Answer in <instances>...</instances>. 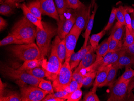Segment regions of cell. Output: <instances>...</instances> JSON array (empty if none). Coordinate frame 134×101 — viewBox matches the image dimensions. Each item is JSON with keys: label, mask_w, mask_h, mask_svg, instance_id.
<instances>
[{"label": "cell", "mask_w": 134, "mask_h": 101, "mask_svg": "<svg viewBox=\"0 0 134 101\" xmlns=\"http://www.w3.org/2000/svg\"><path fill=\"white\" fill-rule=\"evenodd\" d=\"M116 19L117 22H119L121 25H126L125 21L124 18V15L121 10L119 9V7L117 8L116 13Z\"/></svg>", "instance_id": "obj_44"}, {"label": "cell", "mask_w": 134, "mask_h": 101, "mask_svg": "<svg viewBox=\"0 0 134 101\" xmlns=\"http://www.w3.org/2000/svg\"><path fill=\"white\" fill-rule=\"evenodd\" d=\"M62 63L59 60L56 52V41L54 39L52 44L51 53L49 60L43 59L42 67L46 71V77L48 79L53 81L60 71Z\"/></svg>", "instance_id": "obj_5"}, {"label": "cell", "mask_w": 134, "mask_h": 101, "mask_svg": "<svg viewBox=\"0 0 134 101\" xmlns=\"http://www.w3.org/2000/svg\"><path fill=\"white\" fill-rule=\"evenodd\" d=\"M21 87L22 101H41L46 95L49 94V92L44 91L38 87L28 85L25 82L16 81Z\"/></svg>", "instance_id": "obj_6"}, {"label": "cell", "mask_w": 134, "mask_h": 101, "mask_svg": "<svg viewBox=\"0 0 134 101\" xmlns=\"http://www.w3.org/2000/svg\"><path fill=\"white\" fill-rule=\"evenodd\" d=\"M83 101H100V100L98 96L96 95V93L91 91L86 94Z\"/></svg>", "instance_id": "obj_42"}, {"label": "cell", "mask_w": 134, "mask_h": 101, "mask_svg": "<svg viewBox=\"0 0 134 101\" xmlns=\"http://www.w3.org/2000/svg\"><path fill=\"white\" fill-rule=\"evenodd\" d=\"M30 11L40 20H42V11L39 0H34L27 4Z\"/></svg>", "instance_id": "obj_22"}, {"label": "cell", "mask_w": 134, "mask_h": 101, "mask_svg": "<svg viewBox=\"0 0 134 101\" xmlns=\"http://www.w3.org/2000/svg\"><path fill=\"white\" fill-rule=\"evenodd\" d=\"M20 7L21 9L24 16L29 21L32 23L37 28L40 29H43V25L42 21L39 19L30 11L25 4L23 3L20 5Z\"/></svg>", "instance_id": "obj_16"}, {"label": "cell", "mask_w": 134, "mask_h": 101, "mask_svg": "<svg viewBox=\"0 0 134 101\" xmlns=\"http://www.w3.org/2000/svg\"><path fill=\"white\" fill-rule=\"evenodd\" d=\"M130 80L124 82H116L110 86V95L108 99V101H126L127 96L131 94L128 92V86Z\"/></svg>", "instance_id": "obj_9"}, {"label": "cell", "mask_w": 134, "mask_h": 101, "mask_svg": "<svg viewBox=\"0 0 134 101\" xmlns=\"http://www.w3.org/2000/svg\"><path fill=\"white\" fill-rule=\"evenodd\" d=\"M37 27L25 16L15 23L10 34L23 41L25 44L34 42Z\"/></svg>", "instance_id": "obj_2"}, {"label": "cell", "mask_w": 134, "mask_h": 101, "mask_svg": "<svg viewBox=\"0 0 134 101\" xmlns=\"http://www.w3.org/2000/svg\"><path fill=\"white\" fill-rule=\"evenodd\" d=\"M59 17L64 15L69 9L66 0H53Z\"/></svg>", "instance_id": "obj_26"}, {"label": "cell", "mask_w": 134, "mask_h": 101, "mask_svg": "<svg viewBox=\"0 0 134 101\" xmlns=\"http://www.w3.org/2000/svg\"><path fill=\"white\" fill-rule=\"evenodd\" d=\"M72 79V69L69 62L65 61L62 64L60 71L55 79L53 81L54 92L64 90L70 83Z\"/></svg>", "instance_id": "obj_8"}, {"label": "cell", "mask_w": 134, "mask_h": 101, "mask_svg": "<svg viewBox=\"0 0 134 101\" xmlns=\"http://www.w3.org/2000/svg\"><path fill=\"white\" fill-rule=\"evenodd\" d=\"M41 6L42 15L52 17L59 21V17L53 0H39Z\"/></svg>", "instance_id": "obj_12"}, {"label": "cell", "mask_w": 134, "mask_h": 101, "mask_svg": "<svg viewBox=\"0 0 134 101\" xmlns=\"http://www.w3.org/2000/svg\"><path fill=\"white\" fill-rule=\"evenodd\" d=\"M116 10H117V8L116 7H113L112 8V11H111L110 16L109 17V20H108L107 24V25L105 28L104 29L106 31H107L110 29L112 26H113L115 19H116Z\"/></svg>", "instance_id": "obj_38"}, {"label": "cell", "mask_w": 134, "mask_h": 101, "mask_svg": "<svg viewBox=\"0 0 134 101\" xmlns=\"http://www.w3.org/2000/svg\"><path fill=\"white\" fill-rule=\"evenodd\" d=\"M25 0H6L4 2L5 3H13L18 4V3L23 2Z\"/></svg>", "instance_id": "obj_51"}, {"label": "cell", "mask_w": 134, "mask_h": 101, "mask_svg": "<svg viewBox=\"0 0 134 101\" xmlns=\"http://www.w3.org/2000/svg\"><path fill=\"white\" fill-rule=\"evenodd\" d=\"M131 26L132 28V31L134 35V15L131 13Z\"/></svg>", "instance_id": "obj_52"}, {"label": "cell", "mask_w": 134, "mask_h": 101, "mask_svg": "<svg viewBox=\"0 0 134 101\" xmlns=\"http://www.w3.org/2000/svg\"><path fill=\"white\" fill-rule=\"evenodd\" d=\"M55 40L56 41V53L62 63L65 59L67 53L65 38L61 40L58 35H57L55 38Z\"/></svg>", "instance_id": "obj_17"}, {"label": "cell", "mask_w": 134, "mask_h": 101, "mask_svg": "<svg viewBox=\"0 0 134 101\" xmlns=\"http://www.w3.org/2000/svg\"><path fill=\"white\" fill-rule=\"evenodd\" d=\"M43 29L37 27L36 36L37 44L41 54V59H45L52 49V38L58 35V28L50 23L42 22Z\"/></svg>", "instance_id": "obj_1"}, {"label": "cell", "mask_w": 134, "mask_h": 101, "mask_svg": "<svg viewBox=\"0 0 134 101\" xmlns=\"http://www.w3.org/2000/svg\"><path fill=\"white\" fill-rule=\"evenodd\" d=\"M92 7H94V4H95V0H92Z\"/></svg>", "instance_id": "obj_54"}, {"label": "cell", "mask_w": 134, "mask_h": 101, "mask_svg": "<svg viewBox=\"0 0 134 101\" xmlns=\"http://www.w3.org/2000/svg\"><path fill=\"white\" fill-rule=\"evenodd\" d=\"M81 33L76 27L74 25L70 33L65 38V46L67 50L65 59L66 61L69 62L71 56L74 52L77 42Z\"/></svg>", "instance_id": "obj_11"}, {"label": "cell", "mask_w": 134, "mask_h": 101, "mask_svg": "<svg viewBox=\"0 0 134 101\" xmlns=\"http://www.w3.org/2000/svg\"><path fill=\"white\" fill-rule=\"evenodd\" d=\"M66 99H64L59 98L57 97L53 96L52 94H49L44 98L43 101H65Z\"/></svg>", "instance_id": "obj_46"}, {"label": "cell", "mask_w": 134, "mask_h": 101, "mask_svg": "<svg viewBox=\"0 0 134 101\" xmlns=\"http://www.w3.org/2000/svg\"><path fill=\"white\" fill-rule=\"evenodd\" d=\"M96 57V54L92 47L84 56L74 72H80L82 70L88 68L95 63Z\"/></svg>", "instance_id": "obj_13"}, {"label": "cell", "mask_w": 134, "mask_h": 101, "mask_svg": "<svg viewBox=\"0 0 134 101\" xmlns=\"http://www.w3.org/2000/svg\"><path fill=\"white\" fill-rule=\"evenodd\" d=\"M17 7V4L13 3H4L1 4L0 14L2 15H10L14 13L16 8Z\"/></svg>", "instance_id": "obj_24"}, {"label": "cell", "mask_w": 134, "mask_h": 101, "mask_svg": "<svg viewBox=\"0 0 134 101\" xmlns=\"http://www.w3.org/2000/svg\"><path fill=\"white\" fill-rule=\"evenodd\" d=\"M0 101H22L21 96L16 91L5 89L4 91L0 93Z\"/></svg>", "instance_id": "obj_19"}, {"label": "cell", "mask_w": 134, "mask_h": 101, "mask_svg": "<svg viewBox=\"0 0 134 101\" xmlns=\"http://www.w3.org/2000/svg\"><path fill=\"white\" fill-rule=\"evenodd\" d=\"M122 47L126 52L134 55V42L129 46L126 47Z\"/></svg>", "instance_id": "obj_49"}, {"label": "cell", "mask_w": 134, "mask_h": 101, "mask_svg": "<svg viewBox=\"0 0 134 101\" xmlns=\"http://www.w3.org/2000/svg\"><path fill=\"white\" fill-rule=\"evenodd\" d=\"M96 73L97 71H95L83 74L84 77L83 81V86L84 87H88L92 86L96 76Z\"/></svg>", "instance_id": "obj_31"}, {"label": "cell", "mask_w": 134, "mask_h": 101, "mask_svg": "<svg viewBox=\"0 0 134 101\" xmlns=\"http://www.w3.org/2000/svg\"><path fill=\"white\" fill-rule=\"evenodd\" d=\"M106 31L103 29L102 31L98 34L92 35L90 38V45L92 47L94 52H95L96 49L98 46L99 41L106 34Z\"/></svg>", "instance_id": "obj_27"}, {"label": "cell", "mask_w": 134, "mask_h": 101, "mask_svg": "<svg viewBox=\"0 0 134 101\" xmlns=\"http://www.w3.org/2000/svg\"><path fill=\"white\" fill-rule=\"evenodd\" d=\"M126 9V10H127V11H130V12H131V13H132V14H133L134 15V9H130V10L127 9Z\"/></svg>", "instance_id": "obj_53"}, {"label": "cell", "mask_w": 134, "mask_h": 101, "mask_svg": "<svg viewBox=\"0 0 134 101\" xmlns=\"http://www.w3.org/2000/svg\"><path fill=\"white\" fill-rule=\"evenodd\" d=\"M108 52H113L120 49L122 47V40L118 41L110 36L108 38Z\"/></svg>", "instance_id": "obj_29"}, {"label": "cell", "mask_w": 134, "mask_h": 101, "mask_svg": "<svg viewBox=\"0 0 134 101\" xmlns=\"http://www.w3.org/2000/svg\"><path fill=\"white\" fill-rule=\"evenodd\" d=\"M80 88L79 86L78 83L74 80L72 79L71 81L70 84L64 88V90H65L68 92L70 93L72 92H74L76 90H77V89Z\"/></svg>", "instance_id": "obj_40"}, {"label": "cell", "mask_w": 134, "mask_h": 101, "mask_svg": "<svg viewBox=\"0 0 134 101\" xmlns=\"http://www.w3.org/2000/svg\"><path fill=\"white\" fill-rule=\"evenodd\" d=\"M97 9H98V5H97V4L95 3L94 6V9L92 12V14L90 17L87 26H86V31L83 35L84 38V43L83 45V48H84L87 46V44H88V40L89 38L90 35V33H91L92 28H93V25H94L95 16Z\"/></svg>", "instance_id": "obj_18"}, {"label": "cell", "mask_w": 134, "mask_h": 101, "mask_svg": "<svg viewBox=\"0 0 134 101\" xmlns=\"http://www.w3.org/2000/svg\"><path fill=\"white\" fill-rule=\"evenodd\" d=\"M134 89V76L130 79L128 86V92L130 94L132 89Z\"/></svg>", "instance_id": "obj_48"}, {"label": "cell", "mask_w": 134, "mask_h": 101, "mask_svg": "<svg viewBox=\"0 0 134 101\" xmlns=\"http://www.w3.org/2000/svg\"><path fill=\"white\" fill-rule=\"evenodd\" d=\"M24 44L25 43L23 41L9 34L7 36L1 41L0 46H2L10 44Z\"/></svg>", "instance_id": "obj_28"}, {"label": "cell", "mask_w": 134, "mask_h": 101, "mask_svg": "<svg viewBox=\"0 0 134 101\" xmlns=\"http://www.w3.org/2000/svg\"><path fill=\"white\" fill-rule=\"evenodd\" d=\"M122 48L113 52L108 65H111L113 66L116 64L122 52Z\"/></svg>", "instance_id": "obj_39"}, {"label": "cell", "mask_w": 134, "mask_h": 101, "mask_svg": "<svg viewBox=\"0 0 134 101\" xmlns=\"http://www.w3.org/2000/svg\"><path fill=\"white\" fill-rule=\"evenodd\" d=\"M1 71L3 76L16 81L25 82L28 85L38 87L41 79H38L27 73L25 71L15 69L6 64L1 65Z\"/></svg>", "instance_id": "obj_4"}, {"label": "cell", "mask_w": 134, "mask_h": 101, "mask_svg": "<svg viewBox=\"0 0 134 101\" xmlns=\"http://www.w3.org/2000/svg\"><path fill=\"white\" fill-rule=\"evenodd\" d=\"M92 3L89 6L83 4L81 6L75 10L76 22L74 26L80 32L86 28L90 17V12Z\"/></svg>", "instance_id": "obj_10"}, {"label": "cell", "mask_w": 134, "mask_h": 101, "mask_svg": "<svg viewBox=\"0 0 134 101\" xmlns=\"http://www.w3.org/2000/svg\"><path fill=\"white\" fill-rule=\"evenodd\" d=\"M81 50L82 47L78 52L76 53L74 52L71 56L69 61V64L72 70L77 67L80 63L79 62V58Z\"/></svg>", "instance_id": "obj_35"}, {"label": "cell", "mask_w": 134, "mask_h": 101, "mask_svg": "<svg viewBox=\"0 0 134 101\" xmlns=\"http://www.w3.org/2000/svg\"><path fill=\"white\" fill-rule=\"evenodd\" d=\"M69 93L68 92L64 90H61L55 92V93H52V95L54 97L64 99H67V97L69 95Z\"/></svg>", "instance_id": "obj_45"}, {"label": "cell", "mask_w": 134, "mask_h": 101, "mask_svg": "<svg viewBox=\"0 0 134 101\" xmlns=\"http://www.w3.org/2000/svg\"><path fill=\"white\" fill-rule=\"evenodd\" d=\"M8 25L7 22L3 17H0V30L1 31L7 28Z\"/></svg>", "instance_id": "obj_47"}, {"label": "cell", "mask_w": 134, "mask_h": 101, "mask_svg": "<svg viewBox=\"0 0 134 101\" xmlns=\"http://www.w3.org/2000/svg\"><path fill=\"white\" fill-rule=\"evenodd\" d=\"M43 64V59H34V60H28L24 61L19 69L23 71L33 69L37 67H41Z\"/></svg>", "instance_id": "obj_25"}, {"label": "cell", "mask_w": 134, "mask_h": 101, "mask_svg": "<svg viewBox=\"0 0 134 101\" xmlns=\"http://www.w3.org/2000/svg\"><path fill=\"white\" fill-rule=\"evenodd\" d=\"M8 50L13 56L24 61L41 59L39 47L34 43L13 45Z\"/></svg>", "instance_id": "obj_3"}, {"label": "cell", "mask_w": 134, "mask_h": 101, "mask_svg": "<svg viewBox=\"0 0 134 101\" xmlns=\"http://www.w3.org/2000/svg\"><path fill=\"white\" fill-rule=\"evenodd\" d=\"M68 8L76 10L83 4L80 0H66Z\"/></svg>", "instance_id": "obj_43"}, {"label": "cell", "mask_w": 134, "mask_h": 101, "mask_svg": "<svg viewBox=\"0 0 134 101\" xmlns=\"http://www.w3.org/2000/svg\"><path fill=\"white\" fill-rule=\"evenodd\" d=\"M112 66L111 65H108L106 67L97 71L93 88L92 89V92H96L97 89L99 85L106 80L108 72Z\"/></svg>", "instance_id": "obj_15"}, {"label": "cell", "mask_w": 134, "mask_h": 101, "mask_svg": "<svg viewBox=\"0 0 134 101\" xmlns=\"http://www.w3.org/2000/svg\"><path fill=\"white\" fill-rule=\"evenodd\" d=\"M134 76V69L130 67H126L125 70L116 82L118 83L124 82L131 79Z\"/></svg>", "instance_id": "obj_32"}, {"label": "cell", "mask_w": 134, "mask_h": 101, "mask_svg": "<svg viewBox=\"0 0 134 101\" xmlns=\"http://www.w3.org/2000/svg\"><path fill=\"white\" fill-rule=\"evenodd\" d=\"M57 22L58 35L61 40L65 38L72 29L76 22L75 10L69 9L65 15L59 17Z\"/></svg>", "instance_id": "obj_7"}, {"label": "cell", "mask_w": 134, "mask_h": 101, "mask_svg": "<svg viewBox=\"0 0 134 101\" xmlns=\"http://www.w3.org/2000/svg\"><path fill=\"white\" fill-rule=\"evenodd\" d=\"M26 72L38 79H43L46 77V71L42 67H37L30 70H26Z\"/></svg>", "instance_id": "obj_30"}, {"label": "cell", "mask_w": 134, "mask_h": 101, "mask_svg": "<svg viewBox=\"0 0 134 101\" xmlns=\"http://www.w3.org/2000/svg\"><path fill=\"white\" fill-rule=\"evenodd\" d=\"M1 83H0V93L2 92L3 91H4V89H6V86L7 84L5 83H3L1 79Z\"/></svg>", "instance_id": "obj_50"}, {"label": "cell", "mask_w": 134, "mask_h": 101, "mask_svg": "<svg viewBox=\"0 0 134 101\" xmlns=\"http://www.w3.org/2000/svg\"><path fill=\"white\" fill-rule=\"evenodd\" d=\"M119 68L116 65L112 66L108 72L106 80L99 85L98 87H102L104 86H110L115 83L117 72Z\"/></svg>", "instance_id": "obj_20"}, {"label": "cell", "mask_w": 134, "mask_h": 101, "mask_svg": "<svg viewBox=\"0 0 134 101\" xmlns=\"http://www.w3.org/2000/svg\"><path fill=\"white\" fill-rule=\"evenodd\" d=\"M84 75L81 72H74L72 73V79L76 81L78 84L80 88L82 87L83 81L84 79Z\"/></svg>", "instance_id": "obj_41"}, {"label": "cell", "mask_w": 134, "mask_h": 101, "mask_svg": "<svg viewBox=\"0 0 134 101\" xmlns=\"http://www.w3.org/2000/svg\"><path fill=\"white\" fill-rule=\"evenodd\" d=\"M119 8L122 12L123 15H124V18H125L126 23V26L129 29L130 32L132 34H134L131 26V16L129 15V13L127 11L125 8L122 6V5H120L119 6Z\"/></svg>", "instance_id": "obj_33"}, {"label": "cell", "mask_w": 134, "mask_h": 101, "mask_svg": "<svg viewBox=\"0 0 134 101\" xmlns=\"http://www.w3.org/2000/svg\"><path fill=\"white\" fill-rule=\"evenodd\" d=\"M122 52L116 65L119 69L126 67H134V55L126 52L123 47L122 48Z\"/></svg>", "instance_id": "obj_14"}, {"label": "cell", "mask_w": 134, "mask_h": 101, "mask_svg": "<svg viewBox=\"0 0 134 101\" xmlns=\"http://www.w3.org/2000/svg\"><path fill=\"white\" fill-rule=\"evenodd\" d=\"M6 0H0V2H1V4L2 3H4Z\"/></svg>", "instance_id": "obj_55"}, {"label": "cell", "mask_w": 134, "mask_h": 101, "mask_svg": "<svg viewBox=\"0 0 134 101\" xmlns=\"http://www.w3.org/2000/svg\"><path fill=\"white\" fill-rule=\"evenodd\" d=\"M134 42V35L132 34L129 29L125 25V38L124 43L122 44L123 47H126Z\"/></svg>", "instance_id": "obj_36"}, {"label": "cell", "mask_w": 134, "mask_h": 101, "mask_svg": "<svg viewBox=\"0 0 134 101\" xmlns=\"http://www.w3.org/2000/svg\"><path fill=\"white\" fill-rule=\"evenodd\" d=\"M38 87L44 91L49 92V94L54 93V91L53 87L50 81L42 79L39 83Z\"/></svg>", "instance_id": "obj_34"}, {"label": "cell", "mask_w": 134, "mask_h": 101, "mask_svg": "<svg viewBox=\"0 0 134 101\" xmlns=\"http://www.w3.org/2000/svg\"><path fill=\"white\" fill-rule=\"evenodd\" d=\"M82 95V92L81 88L69 93L67 97V101H78L81 99Z\"/></svg>", "instance_id": "obj_37"}, {"label": "cell", "mask_w": 134, "mask_h": 101, "mask_svg": "<svg viewBox=\"0 0 134 101\" xmlns=\"http://www.w3.org/2000/svg\"><path fill=\"white\" fill-rule=\"evenodd\" d=\"M108 52V38L103 41L97 47L96 51V57L95 62H98L101 60Z\"/></svg>", "instance_id": "obj_21"}, {"label": "cell", "mask_w": 134, "mask_h": 101, "mask_svg": "<svg viewBox=\"0 0 134 101\" xmlns=\"http://www.w3.org/2000/svg\"><path fill=\"white\" fill-rule=\"evenodd\" d=\"M125 30V25H122L117 22L113 28L110 35L115 40L118 41L122 40Z\"/></svg>", "instance_id": "obj_23"}]
</instances>
